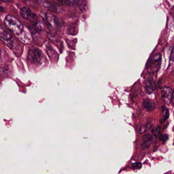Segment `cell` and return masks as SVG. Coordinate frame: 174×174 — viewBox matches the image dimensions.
<instances>
[{
	"label": "cell",
	"instance_id": "obj_6",
	"mask_svg": "<svg viewBox=\"0 0 174 174\" xmlns=\"http://www.w3.org/2000/svg\"><path fill=\"white\" fill-rule=\"evenodd\" d=\"M18 35L19 39L24 44H30L32 42V38L30 33L29 31H28L27 29H25L24 28L22 32Z\"/></svg>",
	"mask_w": 174,
	"mask_h": 174
},
{
	"label": "cell",
	"instance_id": "obj_18",
	"mask_svg": "<svg viewBox=\"0 0 174 174\" xmlns=\"http://www.w3.org/2000/svg\"><path fill=\"white\" fill-rule=\"evenodd\" d=\"M24 1H27V0H23Z\"/></svg>",
	"mask_w": 174,
	"mask_h": 174
},
{
	"label": "cell",
	"instance_id": "obj_7",
	"mask_svg": "<svg viewBox=\"0 0 174 174\" xmlns=\"http://www.w3.org/2000/svg\"><path fill=\"white\" fill-rule=\"evenodd\" d=\"M145 89L146 92L148 93H153L156 90L157 85L152 78H149L146 81Z\"/></svg>",
	"mask_w": 174,
	"mask_h": 174
},
{
	"label": "cell",
	"instance_id": "obj_2",
	"mask_svg": "<svg viewBox=\"0 0 174 174\" xmlns=\"http://www.w3.org/2000/svg\"><path fill=\"white\" fill-rule=\"evenodd\" d=\"M161 61L160 54H156L150 60L147 64V68L148 70L149 73L154 74L158 71Z\"/></svg>",
	"mask_w": 174,
	"mask_h": 174
},
{
	"label": "cell",
	"instance_id": "obj_11",
	"mask_svg": "<svg viewBox=\"0 0 174 174\" xmlns=\"http://www.w3.org/2000/svg\"><path fill=\"white\" fill-rule=\"evenodd\" d=\"M161 108H162V112L164 115V119H163V121H163V122H165V121H166L168 118V116H169V112H168V108H166L165 106H163Z\"/></svg>",
	"mask_w": 174,
	"mask_h": 174
},
{
	"label": "cell",
	"instance_id": "obj_3",
	"mask_svg": "<svg viewBox=\"0 0 174 174\" xmlns=\"http://www.w3.org/2000/svg\"><path fill=\"white\" fill-rule=\"evenodd\" d=\"M161 96L164 103L167 105H170L173 101V90L170 87H163L161 90Z\"/></svg>",
	"mask_w": 174,
	"mask_h": 174
},
{
	"label": "cell",
	"instance_id": "obj_15",
	"mask_svg": "<svg viewBox=\"0 0 174 174\" xmlns=\"http://www.w3.org/2000/svg\"><path fill=\"white\" fill-rule=\"evenodd\" d=\"M168 139V136L167 135H161V138H159L161 141H162L164 142H166Z\"/></svg>",
	"mask_w": 174,
	"mask_h": 174
},
{
	"label": "cell",
	"instance_id": "obj_12",
	"mask_svg": "<svg viewBox=\"0 0 174 174\" xmlns=\"http://www.w3.org/2000/svg\"><path fill=\"white\" fill-rule=\"evenodd\" d=\"M161 128L160 126H156L152 129V132L155 137H157L161 132Z\"/></svg>",
	"mask_w": 174,
	"mask_h": 174
},
{
	"label": "cell",
	"instance_id": "obj_17",
	"mask_svg": "<svg viewBox=\"0 0 174 174\" xmlns=\"http://www.w3.org/2000/svg\"><path fill=\"white\" fill-rule=\"evenodd\" d=\"M1 1L4 2H8V0H1Z\"/></svg>",
	"mask_w": 174,
	"mask_h": 174
},
{
	"label": "cell",
	"instance_id": "obj_5",
	"mask_svg": "<svg viewBox=\"0 0 174 174\" xmlns=\"http://www.w3.org/2000/svg\"><path fill=\"white\" fill-rule=\"evenodd\" d=\"M20 14L24 19L28 21H34L36 18V15L34 13L27 7H24L21 10Z\"/></svg>",
	"mask_w": 174,
	"mask_h": 174
},
{
	"label": "cell",
	"instance_id": "obj_4",
	"mask_svg": "<svg viewBox=\"0 0 174 174\" xmlns=\"http://www.w3.org/2000/svg\"><path fill=\"white\" fill-rule=\"evenodd\" d=\"M41 59V53L39 49L30 50L28 54V59L29 61L37 64L40 62Z\"/></svg>",
	"mask_w": 174,
	"mask_h": 174
},
{
	"label": "cell",
	"instance_id": "obj_8",
	"mask_svg": "<svg viewBox=\"0 0 174 174\" xmlns=\"http://www.w3.org/2000/svg\"><path fill=\"white\" fill-rule=\"evenodd\" d=\"M154 136L151 134H146L143 136L142 146L144 148H148L150 146L152 142L154 141Z\"/></svg>",
	"mask_w": 174,
	"mask_h": 174
},
{
	"label": "cell",
	"instance_id": "obj_14",
	"mask_svg": "<svg viewBox=\"0 0 174 174\" xmlns=\"http://www.w3.org/2000/svg\"><path fill=\"white\" fill-rule=\"evenodd\" d=\"M142 167V165L140 162H136L132 164L131 167L133 170H138Z\"/></svg>",
	"mask_w": 174,
	"mask_h": 174
},
{
	"label": "cell",
	"instance_id": "obj_1",
	"mask_svg": "<svg viewBox=\"0 0 174 174\" xmlns=\"http://www.w3.org/2000/svg\"><path fill=\"white\" fill-rule=\"evenodd\" d=\"M4 23L6 27L11 33L16 35L20 34L24 29L23 24L20 20L12 15H7Z\"/></svg>",
	"mask_w": 174,
	"mask_h": 174
},
{
	"label": "cell",
	"instance_id": "obj_10",
	"mask_svg": "<svg viewBox=\"0 0 174 174\" xmlns=\"http://www.w3.org/2000/svg\"><path fill=\"white\" fill-rule=\"evenodd\" d=\"M143 106L149 112H152L154 110L155 105L153 101L150 100H145L143 102Z\"/></svg>",
	"mask_w": 174,
	"mask_h": 174
},
{
	"label": "cell",
	"instance_id": "obj_9",
	"mask_svg": "<svg viewBox=\"0 0 174 174\" xmlns=\"http://www.w3.org/2000/svg\"><path fill=\"white\" fill-rule=\"evenodd\" d=\"M12 35L0 25V38L4 41H7L12 38Z\"/></svg>",
	"mask_w": 174,
	"mask_h": 174
},
{
	"label": "cell",
	"instance_id": "obj_13",
	"mask_svg": "<svg viewBox=\"0 0 174 174\" xmlns=\"http://www.w3.org/2000/svg\"><path fill=\"white\" fill-rule=\"evenodd\" d=\"M151 125H142L141 126V128L139 129V132L141 134L145 133L146 132H147L148 130L150 128Z\"/></svg>",
	"mask_w": 174,
	"mask_h": 174
},
{
	"label": "cell",
	"instance_id": "obj_16",
	"mask_svg": "<svg viewBox=\"0 0 174 174\" xmlns=\"http://www.w3.org/2000/svg\"><path fill=\"white\" fill-rule=\"evenodd\" d=\"M4 8L0 6V12H4Z\"/></svg>",
	"mask_w": 174,
	"mask_h": 174
}]
</instances>
